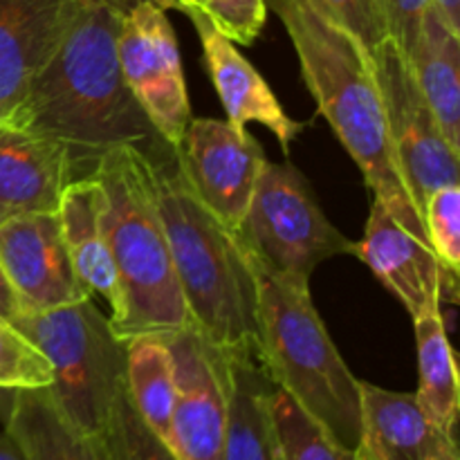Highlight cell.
<instances>
[{
	"mask_svg": "<svg viewBox=\"0 0 460 460\" xmlns=\"http://www.w3.org/2000/svg\"><path fill=\"white\" fill-rule=\"evenodd\" d=\"M119 9L81 0L70 27L27 90L12 126L57 139L75 171L121 144L151 151L160 139L126 85L117 57Z\"/></svg>",
	"mask_w": 460,
	"mask_h": 460,
	"instance_id": "cell-1",
	"label": "cell"
},
{
	"mask_svg": "<svg viewBox=\"0 0 460 460\" xmlns=\"http://www.w3.org/2000/svg\"><path fill=\"white\" fill-rule=\"evenodd\" d=\"M265 3L286 27L305 88L341 146L359 166L373 198L386 202L395 214L425 223L391 151L371 49L332 21L314 0Z\"/></svg>",
	"mask_w": 460,
	"mask_h": 460,
	"instance_id": "cell-2",
	"label": "cell"
},
{
	"mask_svg": "<svg viewBox=\"0 0 460 460\" xmlns=\"http://www.w3.org/2000/svg\"><path fill=\"white\" fill-rule=\"evenodd\" d=\"M93 175L121 292L112 331L124 344L137 337L171 340L189 328V314L162 225L151 151L121 144L99 157Z\"/></svg>",
	"mask_w": 460,
	"mask_h": 460,
	"instance_id": "cell-3",
	"label": "cell"
},
{
	"mask_svg": "<svg viewBox=\"0 0 460 460\" xmlns=\"http://www.w3.org/2000/svg\"><path fill=\"white\" fill-rule=\"evenodd\" d=\"M155 160L157 205L169 241L189 326L223 353L259 350L256 281L241 236L196 198L173 151Z\"/></svg>",
	"mask_w": 460,
	"mask_h": 460,
	"instance_id": "cell-4",
	"label": "cell"
},
{
	"mask_svg": "<svg viewBox=\"0 0 460 460\" xmlns=\"http://www.w3.org/2000/svg\"><path fill=\"white\" fill-rule=\"evenodd\" d=\"M252 256L256 281V359L274 386L286 391L344 447L359 438V380L346 367L310 296V283L274 272Z\"/></svg>",
	"mask_w": 460,
	"mask_h": 460,
	"instance_id": "cell-5",
	"label": "cell"
},
{
	"mask_svg": "<svg viewBox=\"0 0 460 460\" xmlns=\"http://www.w3.org/2000/svg\"><path fill=\"white\" fill-rule=\"evenodd\" d=\"M48 359L54 404L81 434L99 436L124 391L126 344L93 296L40 313H22L12 323Z\"/></svg>",
	"mask_w": 460,
	"mask_h": 460,
	"instance_id": "cell-6",
	"label": "cell"
},
{
	"mask_svg": "<svg viewBox=\"0 0 460 460\" xmlns=\"http://www.w3.org/2000/svg\"><path fill=\"white\" fill-rule=\"evenodd\" d=\"M238 236L274 272L304 283L323 261L353 254V241L328 220L305 175L288 162H265Z\"/></svg>",
	"mask_w": 460,
	"mask_h": 460,
	"instance_id": "cell-7",
	"label": "cell"
},
{
	"mask_svg": "<svg viewBox=\"0 0 460 460\" xmlns=\"http://www.w3.org/2000/svg\"><path fill=\"white\" fill-rule=\"evenodd\" d=\"M371 57L391 151L404 187L422 214L436 189L460 184V153L445 137L402 49L385 39L371 49Z\"/></svg>",
	"mask_w": 460,
	"mask_h": 460,
	"instance_id": "cell-8",
	"label": "cell"
},
{
	"mask_svg": "<svg viewBox=\"0 0 460 460\" xmlns=\"http://www.w3.org/2000/svg\"><path fill=\"white\" fill-rule=\"evenodd\" d=\"M121 75L162 144L178 148L191 121L180 43L166 9L142 0L121 13L117 34Z\"/></svg>",
	"mask_w": 460,
	"mask_h": 460,
	"instance_id": "cell-9",
	"label": "cell"
},
{
	"mask_svg": "<svg viewBox=\"0 0 460 460\" xmlns=\"http://www.w3.org/2000/svg\"><path fill=\"white\" fill-rule=\"evenodd\" d=\"M353 254L368 265L377 281L394 292L411 319L443 313L456 299V279L427 238L422 220L407 218L373 198L362 241L353 243Z\"/></svg>",
	"mask_w": 460,
	"mask_h": 460,
	"instance_id": "cell-10",
	"label": "cell"
},
{
	"mask_svg": "<svg viewBox=\"0 0 460 460\" xmlns=\"http://www.w3.org/2000/svg\"><path fill=\"white\" fill-rule=\"evenodd\" d=\"M171 151L198 200L229 232H241L268 162L254 135L227 119L191 117L180 146Z\"/></svg>",
	"mask_w": 460,
	"mask_h": 460,
	"instance_id": "cell-11",
	"label": "cell"
},
{
	"mask_svg": "<svg viewBox=\"0 0 460 460\" xmlns=\"http://www.w3.org/2000/svg\"><path fill=\"white\" fill-rule=\"evenodd\" d=\"M175 359L171 449L178 460H223L227 434L225 355L196 328L169 340Z\"/></svg>",
	"mask_w": 460,
	"mask_h": 460,
	"instance_id": "cell-12",
	"label": "cell"
},
{
	"mask_svg": "<svg viewBox=\"0 0 460 460\" xmlns=\"http://www.w3.org/2000/svg\"><path fill=\"white\" fill-rule=\"evenodd\" d=\"M0 268L22 313H40L93 296L72 268L57 211L22 214L0 223Z\"/></svg>",
	"mask_w": 460,
	"mask_h": 460,
	"instance_id": "cell-13",
	"label": "cell"
},
{
	"mask_svg": "<svg viewBox=\"0 0 460 460\" xmlns=\"http://www.w3.org/2000/svg\"><path fill=\"white\" fill-rule=\"evenodd\" d=\"M79 4L81 0H0V124L13 119Z\"/></svg>",
	"mask_w": 460,
	"mask_h": 460,
	"instance_id": "cell-14",
	"label": "cell"
},
{
	"mask_svg": "<svg viewBox=\"0 0 460 460\" xmlns=\"http://www.w3.org/2000/svg\"><path fill=\"white\" fill-rule=\"evenodd\" d=\"M187 18L198 31L207 72L218 93L229 124L238 128H247V124L265 126L279 139L283 151H290V144L304 130L301 121L288 115L268 81L243 57L234 40H229L211 25L205 12L187 13Z\"/></svg>",
	"mask_w": 460,
	"mask_h": 460,
	"instance_id": "cell-15",
	"label": "cell"
},
{
	"mask_svg": "<svg viewBox=\"0 0 460 460\" xmlns=\"http://www.w3.org/2000/svg\"><path fill=\"white\" fill-rule=\"evenodd\" d=\"M454 452L458 438L427 418L416 394L359 380V460H443Z\"/></svg>",
	"mask_w": 460,
	"mask_h": 460,
	"instance_id": "cell-16",
	"label": "cell"
},
{
	"mask_svg": "<svg viewBox=\"0 0 460 460\" xmlns=\"http://www.w3.org/2000/svg\"><path fill=\"white\" fill-rule=\"evenodd\" d=\"M70 151L57 139L0 124V223L36 211H57L75 180Z\"/></svg>",
	"mask_w": 460,
	"mask_h": 460,
	"instance_id": "cell-17",
	"label": "cell"
},
{
	"mask_svg": "<svg viewBox=\"0 0 460 460\" xmlns=\"http://www.w3.org/2000/svg\"><path fill=\"white\" fill-rule=\"evenodd\" d=\"M57 216L76 277L90 295L106 301L111 319H115L121 310V292L103 234L102 189L93 173L75 178L63 189Z\"/></svg>",
	"mask_w": 460,
	"mask_h": 460,
	"instance_id": "cell-18",
	"label": "cell"
},
{
	"mask_svg": "<svg viewBox=\"0 0 460 460\" xmlns=\"http://www.w3.org/2000/svg\"><path fill=\"white\" fill-rule=\"evenodd\" d=\"M227 380V434L223 460H286L274 431L272 382L252 353H223Z\"/></svg>",
	"mask_w": 460,
	"mask_h": 460,
	"instance_id": "cell-19",
	"label": "cell"
},
{
	"mask_svg": "<svg viewBox=\"0 0 460 460\" xmlns=\"http://www.w3.org/2000/svg\"><path fill=\"white\" fill-rule=\"evenodd\" d=\"M4 431L27 460H112L102 436L81 434L43 389L12 391Z\"/></svg>",
	"mask_w": 460,
	"mask_h": 460,
	"instance_id": "cell-20",
	"label": "cell"
},
{
	"mask_svg": "<svg viewBox=\"0 0 460 460\" xmlns=\"http://www.w3.org/2000/svg\"><path fill=\"white\" fill-rule=\"evenodd\" d=\"M407 58L445 137L460 153V36L434 7L427 9L420 36Z\"/></svg>",
	"mask_w": 460,
	"mask_h": 460,
	"instance_id": "cell-21",
	"label": "cell"
},
{
	"mask_svg": "<svg viewBox=\"0 0 460 460\" xmlns=\"http://www.w3.org/2000/svg\"><path fill=\"white\" fill-rule=\"evenodd\" d=\"M418 346L416 400L436 427L456 436L460 386L443 313L413 319Z\"/></svg>",
	"mask_w": 460,
	"mask_h": 460,
	"instance_id": "cell-22",
	"label": "cell"
},
{
	"mask_svg": "<svg viewBox=\"0 0 460 460\" xmlns=\"http://www.w3.org/2000/svg\"><path fill=\"white\" fill-rule=\"evenodd\" d=\"M124 389L144 422L171 447L175 407V359L169 340L137 337L126 344Z\"/></svg>",
	"mask_w": 460,
	"mask_h": 460,
	"instance_id": "cell-23",
	"label": "cell"
},
{
	"mask_svg": "<svg viewBox=\"0 0 460 460\" xmlns=\"http://www.w3.org/2000/svg\"><path fill=\"white\" fill-rule=\"evenodd\" d=\"M270 411L286 460H359L355 449L337 443L279 386L270 394Z\"/></svg>",
	"mask_w": 460,
	"mask_h": 460,
	"instance_id": "cell-24",
	"label": "cell"
},
{
	"mask_svg": "<svg viewBox=\"0 0 460 460\" xmlns=\"http://www.w3.org/2000/svg\"><path fill=\"white\" fill-rule=\"evenodd\" d=\"M99 436L106 443L112 460H178L169 443H164L139 418V413L135 411L128 395H126V389L112 404L106 427Z\"/></svg>",
	"mask_w": 460,
	"mask_h": 460,
	"instance_id": "cell-25",
	"label": "cell"
},
{
	"mask_svg": "<svg viewBox=\"0 0 460 460\" xmlns=\"http://www.w3.org/2000/svg\"><path fill=\"white\" fill-rule=\"evenodd\" d=\"M52 385V368L34 344L12 323L0 322V391L43 389Z\"/></svg>",
	"mask_w": 460,
	"mask_h": 460,
	"instance_id": "cell-26",
	"label": "cell"
},
{
	"mask_svg": "<svg viewBox=\"0 0 460 460\" xmlns=\"http://www.w3.org/2000/svg\"><path fill=\"white\" fill-rule=\"evenodd\" d=\"M427 238L443 261L445 268L458 274L460 270V184L440 187L427 198L425 209Z\"/></svg>",
	"mask_w": 460,
	"mask_h": 460,
	"instance_id": "cell-27",
	"label": "cell"
},
{
	"mask_svg": "<svg viewBox=\"0 0 460 460\" xmlns=\"http://www.w3.org/2000/svg\"><path fill=\"white\" fill-rule=\"evenodd\" d=\"M265 0H205L211 25L236 45H252L268 22Z\"/></svg>",
	"mask_w": 460,
	"mask_h": 460,
	"instance_id": "cell-28",
	"label": "cell"
},
{
	"mask_svg": "<svg viewBox=\"0 0 460 460\" xmlns=\"http://www.w3.org/2000/svg\"><path fill=\"white\" fill-rule=\"evenodd\" d=\"M332 21L358 36L359 43L373 49L386 39L380 0H314Z\"/></svg>",
	"mask_w": 460,
	"mask_h": 460,
	"instance_id": "cell-29",
	"label": "cell"
},
{
	"mask_svg": "<svg viewBox=\"0 0 460 460\" xmlns=\"http://www.w3.org/2000/svg\"><path fill=\"white\" fill-rule=\"evenodd\" d=\"M429 7L431 0H380L386 39L394 40L402 49L404 57L411 54Z\"/></svg>",
	"mask_w": 460,
	"mask_h": 460,
	"instance_id": "cell-30",
	"label": "cell"
},
{
	"mask_svg": "<svg viewBox=\"0 0 460 460\" xmlns=\"http://www.w3.org/2000/svg\"><path fill=\"white\" fill-rule=\"evenodd\" d=\"M21 314H22L21 301H18L16 292H13L4 270L0 268V322L13 323Z\"/></svg>",
	"mask_w": 460,
	"mask_h": 460,
	"instance_id": "cell-31",
	"label": "cell"
},
{
	"mask_svg": "<svg viewBox=\"0 0 460 460\" xmlns=\"http://www.w3.org/2000/svg\"><path fill=\"white\" fill-rule=\"evenodd\" d=\"M431 7L438 12L445 25L460 36V0H431Z\"/></svg>",
	"mask_w": 460,
	"mask_h": 460,
	"instance_id": "cell-32",
	"label": "cell"
},
{
	"mask_svg": "<svg viewBox=\"0 0 460 460\" xmlns=\"http://www.w3.org/2000/svg\"><path fill=\"white\" fill-rule=\"evenodd\" d=\"M0 460H27L7 431H0Z\"/></svg>",
	"mask_w": 460,
	"mask_h": 460,
	"instance_id": "cell-33",
	"label": "cell"
},
{
	"mask_svg": "<svg viewBox=\"0 0 460 460\" xmlns=\"http://www.w3.org/2000/svg\"><path fill=\"white\" fill-rule=\"evenodd\" d=\"M160 3L164 9H169V7L180 9L184 16H187V13H193V12H205V0H160Z\"/></svg>",
	"mask_w": 460,
	"mask_h": 460,
	"instance_id": "cell-34",
	"label": "cell"
},
{
	"mask_svg": "<svg viewBox=\"0 0 460 460\" xmlns=\"http://www.w3.org/2000/svg\"><path fill=\"white\" fill-rule=\"evenodd\" d=\"M94 3H103V4H111V7L119 9V12H128L133 4L142 3V0H94ZM155 3H160V0H155ZM162 4V3H160Z\"/></svg>",
	"mask_w": 460,
	"mask_h": 460,
	"instance_id": "cell-35",
	"label": "cell"
},
{
	"mask_svg": "<svg viewBox=\"0 0 460 460\" xmlns=\"http://www.w3.org/2000/svg\"><path fill=\"white\" fill-rule=\"evenodd\" d=\"M443 460H460V449L458 452H454V454H449V456H445Z\"/></svg>",
	"mask_w": 460,
	"mask_h": 460,
	"instance_id": "cell-36",
	"label": "cell"
}]
</instances>
